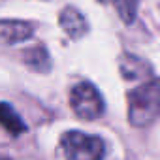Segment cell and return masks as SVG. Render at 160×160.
<instances>
[{"label":"cell","mask_w":160,"mask_h":160,"mask_svg":"<svg viewBox=\"0 0 160 160\" xmlns=\"http://www.w3.org/2000/svg\"><path fill=\"white\" fill-rule=\"evenodd\" d=\"M70 106L73 109V113L79 119L85 121H94L98 117L104 115V98L98 92V89L89 83V81H81L77 83L72 92H70Z\"/></svg>","instance_id":"3"},{"label":"cell","mask_w":160,"mask_h":160,"mask_svg":"<svg viewBox=\"0 0 160 160\" xmlns=\"http://www.w3.org/2000/svg\"><path fill=\"white\" fill-rule=\"evenodd\" d=\"M0 126L12 136H19L27 132V124L19 117V113L6 102H0Z\"/></svg>","instance_id":"7"},{"label":"cell","mask_w":160,"mask_h":160,"mask_svg":"<svg viewBox=\"0 0 160 160\" xmlns=\"http://www.w3.org/2000/svg\"><path fill=\"white\" fill-rule=\"evenodd\" d=\"M119 68L126 79H143V77H149L152 72V68L143 58L134 57V55H122Z\"/></svg>","instance_id":"6"},{"label":"cell","mask_w":160,"mask_h":160,"mask_svg":"<svg viewBox=\"0 0 160 160\" xmlns=\"http://www.w3.org/2000/svg\"><path fill=\"white\" fill-rule=\"evenodd\" d=\"M98 2H102V4H115L117 6V4L122 2V0H98Z\"/></svg>","instance_id":"9"},{"label":"cell","mask_w":160,"mask_h":160,"mask_svg":"<svg viewBox=\"0 0 160 160\" xmlns=\"http://www.w3.org/2000/svg\"><path fill=\"white\" fill-rule=\"evenodd\" d=\"M58 25L62 27V30L72 38V40H79V38H83L87 32H89V23L87 19L83 17V13L68 6L60 12L58 15Z\"/></svg>","instance_id":"5"},{"label":"cell","mask_w":160,"mask_h":160,"mask_svg":"<svg viewBox=\"0 0 160 160\" xmlns=\"http://www.w3.org/2000/svg\"><path fill=\"white\" fill-rule=\"evenodd\" d=\"M160 119V79H149L128 92V121L132 126H147Z\"/></svg>","instance_id":"1"},{"label":"cell","mask_w":160,"mask_h":160,"mask_svg":"<svg viewBox=\"0 0 160 160\" xmlns=\"http://www.w3.org/2000/svg\"><path fill=\"white\" fill-rule=\"evenodd\" d=\"M34 27L25 21H0V45H15L30 40Z\"/></svg>","instance_id":"4"},{"label":"cell","mask_w":160,"mask_h":160,"mask_svg":"<svg viewBox=\"0 0 160 160\" xmlns=\"http://www.w3.org/2000/svg\"><path fill=\"white\" fill-rule=\"evenodd\" d=\"M60 147L66 160H102L104 141L98 136H89L79 130H70L60 138Z\"/></svg>","instance_id":"2"},{"label":"cell","mask_w":160,"mask_h":160,"mask_svg":"<svg viewBox=\"0 0 160 160\" xmlns=\"http://www.w3.org/2000/svg\"><path fill=\"white\" fill-rule=\"evenodd\" d=\"M0 160H10V158H2V156H0Z\"/></svg>","instance_id":"10"},{"label":"cell","mask_w":160,"mask_h":160,"mask_svg":"<svg viewBox=\"0 0 160 160\" xmlns=\"http://www.w3.org/2000/svg\"><path fill=\"white\" fill-rule=\"evenodd\" d=\"M23 58L27 62L28 68H32L34 72H49L51 68V60H49V53L45 47L38 45V47H32V49H27L23 53Z\"/></svg>","instance_id":"8"}]
</instances>
